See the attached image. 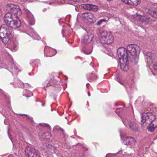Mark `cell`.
Segmentation results:
<instances>
[{
    "label": "cell",
    "mask_w": 157,
    "mask_h": 157,
    "mask_svg": "<svg viewBox=\"0 0 157 157\" xmlns=\"http://www.w3.org/2000/svg\"><path fill=\"white\" fill-rule=\"evenodd\" d=\"M148 129L149 131H150V132H153L154 130V129H155V128H154V125H153V124H151L147 128Z\"/></svg>",
    "instance_id": "cell-13"
},
{
    "label": "cell",
    "mask_w": 157,
    "mask_h": 157,
    "mask_svg": "<svg viewBox=\"0 0 157 157\" xmlns=\"http://www.w3.org/2000/svg\"><path fill=\"white\" fill-rule=\"evenodd\" d=\"M123 2L131 6H136L140 3V0H121Z\"/></svg>",
    "instance_id": "cell-11"
},
{
    "label": "cell",
    "mask_w": 157,
    "mask_h": 157,
    "mask_svg": "<svg viewBox=\"0 0 157 157\" xmlns=\"http://www.w3.org/2000/svg\"><path fill=\"white\" fill-rule=\"evenodd\" d=\"M72 1L74 2H79L81 0H72ZM81 1H82V2H87L89 0H81Z\"/></svg>",
    "instance_id": "cell-14"
},
{
    "label": "cell",
    "mask_w": 157,
    "mask_h": 157,
    "mask_svg": "<svg viewBox=\"0 0 157 157\" xmlns=\"http://www.w3.org/2000/svg\"><path fill=\"white\" fill-rule=\"evenodd\" d=\"M25 155L28 157H38L40 156L38 151L31 146L27 147L25 151Z\"/></svg>",
    "instance_id": "cell-8"
},
{
    "label": "cell",
    "mask_w": 157,
    "mask_h": 157,
    "mask_svg": "<svg viewBox=\"0 0 157 157\" xmlns=\"http://www.w3.org/2000/svg\"><path fill=\"white\" fill-rule=\"evenodd\" d=\"M155 117L151 113H144L141 117V126L143 129L147 128L155 120Z\"/></svg>",
    "instance_id": "cell-5"
},
{
    "label": "cell",
    "mask_w": 157,
    "mask_h": 157,
    "mask_svg": "<svg viewBox=\"0 0 157 157\" xmlns=\"http://www.w3.org/2000/svg\"><path fill=\"white\" fill-rule=\"evenodd\" d=\"M117 54L119 59L120 68L125 72L128 71L129 69V62L127 49L124 47L119 48L117 49Z\"/></svg>",
    "instance_id": "cell-1"
},
{
    "label": "cell",
    "mask_w": 157,
    "mask_h": 157,
    "mask_svg": "<svg viewBox=\"0 0 157 157\" xmlns=\"http://www.w3.org/2000/svg\"><path fill=\"white\" fill-rule=\"evenodd\" d=\"M128 58L134 64H137L138 61L139 56L140 52L139 46L136 44L128 45L127 47Z\"/></svg>",
    "instance_id": "cell-2"
},
{
    "label": "cell",
    "mask_w": 157,
    "mask_h": 157,
    "mask_svg": "<svg viewBox=\"0 0 157 157\" xmlns=\"http://www.w3.org/2000/svg\"><path fill=\"white\" fill-rule=\"evenodd\" d=\"M6 10L8 13H13L17 15H21V11L19 6L17 5H13L12 4H9L6 6Z\"/></svg>",
    "instance_id": "cell-7"
},
{
    "label": "cell",
    "mask_w": 157,
    "mask_h": 157,
    "mask_svg": "<svg viewBox=\"0 0 157 157\" xmlns=\"http://www.w3.org/2000/svg\"><path fill=\"white\" fill-rule=\"evenodd\" d=\"M81 7L85 10L91 11L96 12L98 10V7L91 4H83L82 5Z\"/></svg>",
    "instance_id": "cell-10"
},
{
    "label": "cell",
    "mask_w": 157,
    "mask_h": 157,
    "mask_svg": "<svg viewBox=\"0 0 157 157\" xmlns=\"http://www.w3.org/2000/svg\"><path fill=\"white\" fill-rule=\"evenodd\" d=\"M135 140L134 139V138L131 137H127L125 139L124 141V143L125 145H132V144H134L135 143Z\"/></svg>",
    "instance_id": "cell-12"
},
{
    "label": "cell",
    "mask_w": 157,
    "mask_h": 157,
    "mask_svg": "<svg viewBox=\"0 0 157 157\" xmlns=\"http://www.w3.org/2000/svg\"><path fill=\"white\" fill-rule=\"evenodd\" d=\"M84 21L88 24H92L95 21V18L93 14L90 13H85L82 14Z\"/></svg>",
    "instance_id": "cell-9"
},
{
    "label": "cell",
    "mask_w": 157,
    "mask_h": 157,
    "mask_svg": "<svg viewBox=\"0 0 157 157\" xmlns=\"http://www.w3.org/2000/svg\"><path fill=\"white\" fill-rule=\"evenodd\" d=\"M4 21L8 26L13 29H17L21 26V22L18 15L8 13L4 16Z\"/></svg>",
    "instance_id": "cell-3"
},
{
    "label": "cell",
    "mask_w": 157,
    "mask_h": 157,
    "mask_svg": "<svg viewBox=\"0 0 157 157\" xmlns=\"http://www.w3.org/2000/svg\"><path fill=\"white\" fill-rule=\"evenodd\" d=\"M100 40L104 44L110 45L114 42L113 36L109 32L102 31L100 34Z\"/></svg>",
    "instance_id": "cell-6"
},
{
    "label": "cell",
    "mask_w": 157,
    "mask_h": 157,
    "mask_svg": "<svg viewBox=\"0 0 157 157\" xmlns=\"http://www.w3.org/2000/svg\"><path fill=\"white\" fill-rule=\"evenodd\" d=\"M0 36L2 41L5 44L9 43L12 38L11 32L7 25H3L2 26L0 31Z\"/></svg>",
    "instance_id": "cell-4"
}]
</instances>
